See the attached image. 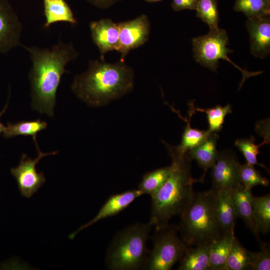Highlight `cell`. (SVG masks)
Listing matches in <instances>:
<instances>
[{
	"label": "cell",
	"mask_w": 270,
	"mask_h": 270,
	"mask_svg": "<svg viewBox=\"0 0 270 270\" xmlns=\"http://www.w3.org/2000/svg\"><path fill=\"white\" fill-rule=\"evenodd\" d=\"M22 46L28 52L32 63L28 73L32 108L52 117L62 77L70 72L66 66L79 54L72 43L64 42L60 38L50 48Z\"/></svg>",
	"instance_id": "6da1fadb"
},
{
	"label": "cell",
	"mask_w": 270,
	"mask_h": 270,
	"mask_svg": "<svg viewBox=\"0 0 270 270\" xmlns=\"http://www.w3.org/2000/svg\"><path fill=\"white\" fill-rule=\"evenodd\" d=\"M134 81V71L124 61L91 60L87 70L74 76L71 88L82 102L98 107L131 92Z\"/></svg>",
	"instance_id": "7a4b0ae2"
},
{
	"label": "cell",
	"mask_w": 270,
	"mask_h": 270,
	"mask_svg": "<svg viewBox=\"0 0 270 270\" xmlns=\"http://www.w3.org/2000/svg\"><path fill=\"white\" fill-rule=\"evenodd\" d=\"M164 142L172 164L170 173L161 188L151 196L150 216L149 222L155 226L168 223L174 216H180L192 202L194 192L193 184L200 179L192 176L191 162L188 152L180 154L173 146Z\"/></svg>",
	"instance_id": "3957f363"
},
{
	"label": "cell",
	"mask_w": 270,
	"mask_h": 270,
	"mask_svg": "<svg viewBox=\"0 0 270 270\" xmlns=\"http://www.w3.org/2000/svg\"><path fill=\"white\" fill-rule=\"evenodd\" d=\"M180 217L179 232L189 246L212 244L222 235L216 214V193L211 189L194 194Z\"/></svg>",
	"instance_id": "277c9868"
},
{
	"label": "cell",
	"mask_w": 270,
	"mask_h": 270,
	"mask_svg": "<svg viewBox=\"0 0 270 270\" xmlns=\"http://www.w3.org/2000/svg\"><path fill=\"white\" fill-rule=\"evenodd\" d=\"M153 225L136 222L118 232L108 245L105 264L110 270L146 269L150 251L146 242Z\"/></svg>",
	"instance_id": "5b68a950"
},
{
	"label": "cell",
	"mask_w": 270,
	"mask_h": 270,
	"mask_svg": "<svg viewBox=\"0 0 270 270\" xmlns=\"http://www.w3.org/2000/svg\"><path fill=\"white\" fill-rule=\"evenodd\" d=\"M179 232L178 226L174 224L155 226L146 270H170L180 260L188 245L180 237Z\"/></svg>",
	"instance_id": "8992f818"
},
{
	"label": "cell",
	"mask_w": 270,
	"mask_h": 270,
	"mask_svg": "<svg viewBox=\"0 0 270 270\" xmlns=\"http://www.w3.org/2000/svg\"><path fill=\"white\" fill-rule=\"evenodd\" d=\"M194 57L196 61L202 66L216 71L219 60H226L240 70L242 74L240 86L248 78L260 74L263 72H251L242 69L235 64L228 54L233 51L227 47L229 44L228 37L226 30L222 28L210 30L204 36L192 39Z\"/></svg>",
	"instance_id": "52a82bcc"
},
{
	"label": "cell",
	"mask_w": 270,
	"mask_h": 270,
	"mask_svg": "<svg viewBox=\"0 0 270 270\" xmlns=\"http://www.w3.org/2000/svg\"><path fill=\"white\" fill-rule=\"evenodd\" d=\"M34 144L38 153L36 157L33 159L28 157L26 154H23L18 166L10 169L11 174L17 182L21 194L26 198H30L46 182L44 172H38L36 168L40 160L46 156L58 153V151L42 152L37 141L34 142Z\"/></svg>",
	"instance_id": "ba28073f"
},
{
	"label": "cell",
	"mask_w": 270,
	"mask_h": 270,
	"mask_svg": "<svg viewBox=\"0 0 270 270\" xmlns=\"http://www.w3.org/2000/svg\"><path fill=\"white\" fill-rule=\"evenodd\" d=\"M120 37L116 51L124 61L128 52L146 42L150 32V24L146 15L142 14L131 20L118 23Z\"/></svg>",
	"instance_id": "9c48e42d"
},
{
	"label": "cell",
	"mask_w": 270,
	"mask_h": 270,
	"mask_svg": "<svg viewBox=\"0 0 270 270\" xmlns=\"http://www.w3.org/2000/svg\"><path fill=\"white\" fill-rule=\"evenodd\" d=\"M239 162L236 154L226 150L218 152L211 172V190L216 193L226 189H232L240 184L238 174Z\"/></svg>",
	"instance_id": "30bf717a"
},
{
	"label": "cell",
	"mask_w": 270,
	"mask_h": 270,
	"mask_svg": "<svg viewBox=\"0 0 270 270\" xmlns=\"http://www.w3.org/2000/svg\"><path fill=\"white\" fill-rule=\"evenodd\" d=\"M23 26L8 0H0V54L22 46Z\"/></svg>",
	"instance_id": "8fae6325"
},
{
	"label": "cell",
	"mask_w": 270,
	"mask_h": 270,
	"mask_svg": "<svg viewBox=\"0 0 270 270\" xmlns=\"http://www.w3.org/2000/svg\"><path fill=\"white\" fill-rule=\"evenodd\" d=\"M91 38L98 48L101 60L108 52L116 50L118 46L120 29L118 23L110 18H102L90 24Z\"/></svg>",
	"instance_id": "7c38bea8"
},
{
	"label": "cell",
	"mask_w": 270,
	"mask_h": 270,
	"mask_svg": "<svg viewBox=\"0 0 270 270\" xmlns=\"http://www.w3.org/2000/svg\"><path fill=\"white\" fill-rule=\"evenodd\" d=\"M142 194H143L142 192L137 188L111 196L104 204L96 216L86 224L78 228L74 232L70 234L68 236L69 239L73 240L81 230L96 222L118 214Z\"/></svg>",
	"instance_id": "4fadbf2b"
},
{
	"label": "cell",
	"mask_w": 270,
	"mask_h": 270,
	"mask_svg": "<svg viewBox=\"0 0 270 270\" xmlns=\"http://www.w3.org/2000/svg\"><path fill=\"white\" fill-rule=\"evenodd\" d=\"M250 52L254 56L266 58L270 54V16L248 18Z\"/></svg>",
	"instance_id": "5bb4252c"
},
{
	"label": "cell",
	"mask_w": 270,
	"mask_h": 270,
	"mask_svg": "<svg viewBox=\"0 0 270 270\" xmlns=\"http://www.w3.org/2000/svg\"><path fill=\"white\" fill-rule=\"evenodd\" d=\"M252 196V189L246 188L241 184L232 189V197L237 216L244 222L260 243L262 240L254 217Z\"/></svg>",
	"instance_id": "9a60e30c"
},
{
	"label": "cell",
	"mask_w": 270,
	"mask_h": 270,
	"mask_svg": "<svg viewBox=\"0 0 270 270\" xmlns=\"http://www.w3.org/2000/svg\"><path fill=\"white\" fill-rule=\"evenodd\" d=\"M219 138L216 132H212L202 143L188 152L190 158L196 161L203 168L204 174L200 178L203 181L206 172L212 167L218 156L217 140Z\"/></svg>",
	"instance_id": "2e32d148"
},
{
	"label": "cell",
	"mask_w": 270,
	"mask_h": 270,
	"mask_svg": "<svg viewBox=\"0 0 270 270\" xmlns=\"http://www.w3.org/2000/svg\"><path fill=\"white\" fill-rule=\"evenodd\" d=\"M216 214L222 234L234 231L238 218L232 197V189L216 192Z\"/></svg>",
	"instance_id": "e0dca14e"
},
{
	"label": "cell",
	"mask_w": 270,
	"mask_h": 270,
	"mask_svg": "<svg viewBox=\"0 0 270 270\" xmlns=\"http://www.w3.org/2000/svg\"><path fill=\"white\" fill-rule=\"evenodd\" d=\"M212 244L188 246L180 262L178 270H209Z\"/></svg>",
	"instance_id": "ac0fdd59"
},
{
	"label": "cell",
	"mask_w": 270,
	"mask_h": 270,
	"mask_svg": "<svg viewBox=\"0 0 270 270\" xmlns=\"http://www.w3.org/2000/svg\"><path fill=\"white\" fill-rule=\"evenodd\" d=\"M42 0L45 28L58 22H68L73 25L78 23L72 9L65 0Z\"/></svg>",
	"instance_id": "d6986e66"
},
{
	"label": "cell",
	"mask_w": 270,
	"mask_h": 270,
	"mask_svg": "<svg viewBox=\"0 0 270 270\" xmlns=\"http://www.w3.org/2000/svg\"><path fill=\"white\" fill-rule=\"evenodd\" d=\"M235 236L234 231L222 234L212 244L209 270H226V259Z\"/></svg>",
	"instance_id": "ffe728a7"
},
{
	"label": "cell",
	"mask_w": 270,
	"mask_h": 270,
	"mask_svg": "<svg viewBox=\"0 0 270 270\" xmlns=\"http://www.w3.org/2000/svg\"><path fill=\"white\" fill-rule=\"evenodd\" d=\"M190 108L191 110L189 112V118L184 119V120L186 122V125L182 134L181 142L176 146H174L176 151L181 154L186 153L191 149L200 144L211 133L208 130L193 128L190 126V118L195 111L194 109L193 103H190Z\"/></svg>",
	"instance_id": "44dd1931"
},
{
	"label": "cell",
	"mask_w": 270,
	"mask_h": 270,
	"mask_svg": "<svg viewBox=\"0 0 270 270\" xmlns=\"http://www.w3.org/2000/svg\"><path fill=\"white\" fill-rule=\"evenodd\" d=\"M47 122L38 119L34 120L21 121L15 123L8 122L5 126L3 136L10 138L18 136H30L34 142L36 141V136L47 127Z\"/></svg>",
	"instance_id": "7402d4cb"
},
{
	"label": "cell",
	"mask_w": 270,
	"mask_h": 270,
	"mask_svg": "<svg viewBox=\"0 0 270 270\" xmlns=\"http://www.w3.org/2000/svg\"><path fill=\"white\" fill-rule=\"evenodd\" d=\"M254 217L260 233L266 234L270 230V195L252 198Z\"/></svg>",
	"instance_id": "603a6c76"
},
{
	"label": "cell",
	"mask_w": 270,
	"mask_h": 270,
	"mask_svg": "<svg viewBox=\"0 0 270 270\" xmlns=\"http://www.w3.org/2000/svg\"><path fill=\"white\" fill-rule=\"evenodd\" d=\"M171 166L158 168L144 174L138 188L144 194L150 196L156 192L168 178Z\"/></svg>",
	"instance_id": "cb8c5ba5"
},
{
	"label": "cell",
	"mask_w": 270,
	"mask_h": 270,
	"mask_svg": "<svg viewBox=\"0 0 270 270\" xmlns=\"http://www.w3.org/2000/svg\"><path fill=\"white\" fill-rule=\"evenodd\" d=\"M252 270L248 254L235 236L228 254L226 270Z\"/></svg>",
	"instance_id": "d4e9b609"
},
{
	"label": "cell",
	"mask_w": 270,
	"mask_h": 270,
	"mask_svg": "<svg viewBox=\"0 0 270 270\" xmlns=\"http://www.w3.org/2000/svg\"><path fill=\"white\" fill-rule=\"evenodd\" d=\"M234 10L248 18L270 16V0H236Z\"/></svg>",
	"instance_id": "484cf974"
},
{
	"label": "cell",
	"mask_w": 270,
	"mask_h": 270,
	"mask_svg": "<svg viewBox=\"0 0 270 270\" xmlns=\"http://www.w3.org/2000/svg\"><path fill=\"white\" fill-rule=\"evenodd\" d=\"M195 10L196 17L206 23L210 30L218 28L220 14L217 0H198Z\"/></svg>",
	"instance_id": "4316f807"
},
{
	"label": "cell",
	"mask_w": 270,
	"mask_h": 270,
	"mask_svg": "<svg viewBox=\"0 0 270 270\" xmlns=\"http://www.w3.org/2000/svg\"><path fill=\"white\" fill-rule=\"evenodd\" d=\"M194 110L205 112L206 115L208 129L210 132H217L220 131L226 115L232 112V107L230 104L225 106L216 105L206 109L199 108H194Z\"/></svg>",
	"instance_id": "83f0119b"
},
{
	"label": "cell",
	"mask_w": 270,
	"mask_h": 270,
	"mask_svg": "<svg viewBox=\"0 0 270 270\" xmlns=\"http://www.w3.org/2000/svg\"><path fill=\"white\" fill-rule=\"evenodd\" d=\"M238 174L240 183L246 189H252L256 186H267L269 184L268 179L262 176L254 166L247 162L239 164Z\"/></svg>",
	"instance_id": "f1b7e54d"
},
{
	"label": "cell",
	"mask_w": 270,
	"mask_h": 270,
	"mask_svg": "<svg viewBox=\"0 0 270 270\" xmlns=\"http://www.w3.org/2000/svg\"><path fill=\"white\" fill-rule=\"evenodd\" d=\"M266 143L268 142L264 140L260 144L257 145L255 144L254 136H251L249 138L236 140L234 142V146L242 154L247 163L252 166L258 165L268 170L264 164L259 163L257 160V156L260 153L259 148Z\"/></svg>",
	"instance_id": "f546056e"
},
{
	"label": "cell",
	"mask_w": 270,
	"mask_h": 270,
	"mask_svg": "<svg viewBox=\"0 0 270 270\" xmlns=\"http://www.w3.org/2000/svg\"><path fill=\"white\" fill-rule=\"evenodd\" d=\"M260 250L254 252L248 250L252 270H270V252L269 244L262 241L258 243Z\"/></svg>",
	"instance_id": "4dcf8cb0"
},
{
	"label": "cell",
	"mask_w": 270,
	"mask_h": 270,
	"mask_svg": "<svg viewBox=\"0 0 270 270\" xmlns=\"http://www.w3.org/2000/svg\"><path fill=\"white\" fill-rule=\"evenodd\" d=\"M198 0H172L171 6L174 10H195Z\"/></svg>",
	"instance_id": "1f68e13d"
},
{
	"label": "cell",
	"mask_w": 270,
	"mask_h": 270,
	"mask_svg": "<svg viewBox=\"0 0 270 270\" xmlns=\"http://www.w3.org/2000/svg\"><path fill=\"white\" fill-rule=\"evenodd\" d=\"M88 2L90 3L94 6L101 8L106 9L116 2L122 0H86Z\"/></svg>",
	"instance_id": "d6a6232c"
},
{
	"label": "cell",
	"mask_w": 270,
	"mask_h": 270,
	"mask_svg": "<svg viewBox=\"0 0 270 270\" xmlns=\"http://www.w3.org/2000/svg\"><path fill=\"white\" fill-rule=\"evenodd\" d=\"M8 104V100L6 102V104L5 105V106L4 108L2 109V110L0 112V118L2 116V115L6 112V110L7 109ZM4 128H5V126H4V124L0 121V136L1 135L2 132H4Z\"/></svg>",
	"instance_id": "836d02e7"
},
{
	"label": "cell",
	"mask_w": 270,
	"mask_h": 270,
	"mask_svg": "<svg viewBox=\"0 0 270 270\" xmlns=\"http://www.w3.org/2000/svg\"><path fill=\"white\" fill-rule=\"evenodd\" d=\"M144 0L148 2L152 3V2H157L162 0Z\"/></svg>",
	"instance_id": "e575fe53"
}]
</instances>
